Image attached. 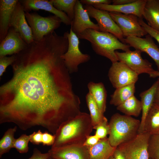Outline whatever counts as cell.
Listing matches in <instances>:
<instances>
[{"label": "cell", "instance_id": "cell-1", "mask_svg": "<svg viewBox=\"0 0 159 159\" xmlns=\"http://www.w3.org/2000/svg\"><path fill=\"white\" fill-rule=\"evenodd\" d=\"M54 41H34L16 54L13 75L0 89V124L23 130L40 126L54 135L64 122L81 111L69 74Z\"/></svg>", "mask_w": 159, "mask_h": 159}, {"label": "cell", "instance_id": "cell-2", "mask_svg": "<svg viewBox=\"0 0 159 159\" xmlns=\"http://www.w3.org/2000/svg\"><path fill=\"white\" fill-rule=\"evenodd\" d=\"M93 129L90 114L81 112L59 126L54 134L55 140L51 148L67 145L83 144Z\"/></svg>", "mask_w": 159, "mask_h": 159}, {"label": "cell", "instance_id": "cell-3", "mask_svg": "<svg viewBox=\"0 0 159 159\" xmlns=\"http://www.w3.org/2000/svg\"><path fill=\"white\" fill-rule=\"evenodd\" d=\"M77 36L79 39L89 41L96 53L107 58L112 63L118 61L115 52L116 50L121 49L124 52L130 50L129 45L122 43L109 33L89 29Z\"/></svg>", "mask_w": 159, "mask_h": 159}, {"label": "cell", "instance_id": "cell-4", "mask_svg": "<svg viewBox=\"0 0 159 159\" xmlns=\"http://www.w3.org/2000/svg\"><path fill=\"white\" fill-rule=\"evenodd\" d=\"M140 123V120L131 116L118 113L113 115L109 122L108 138L110 145L117 147L132 139L138 133Z\"/></svg>", "mask_w": 159, "mask_h": 159}, {"label": "cell", "instance_id": "cell-5", "mask_svg": "<svg viewBox=\"0 0 159 159\" xmlns=\"http://www.w3.org/2000/svg\"><path fill=\"white\" fill-rule=\"evenodd\" d=\"M27 22L31 28L34 41H39L60 26L61 19L55 15L42 16L36 12H25Z\"/></svg>", "mask_w": 159, "mask_h": 159}, {"label": "cell", "instance_id": "cell-6", "mask_svg": "<svg viewBox=\"0 0 159 159\" xmlns=\"http://www.w3.org/2000/svg\"><path fill=\"white\" fill-rule=\"evenodd\" d=\"M64 34L68 39V46L67 51L61 57L69 73L76 72L78 71V66L89 61L90 57L89 55L83 54L81 52L79 38L71 28L69 32H65Z\"/></svg>", "mask_w": 159, "mask_h": 159}, {"label": "cell", "instance_id": "cell-7", "mask_svg": "<svg viewBox=\"0 0 159 159\" xmlns=\"http://www.w3.org/2000/svg\"><path fill=\"white\" fill-rule=\"evenodd\" d=\"M150 135L145 131L138 133L132 139L120 144L117 148L125 159H149L148 146Z\"/></svg>", "mask_w": 159, "mask_h": 159}, {"label": "cell", "instance_id": "cell-8", "mask_svg": "<svg viewBox=\"0 0 159 159\" xmlns=\"http://www.w3.org/2000/svg\"><path fill=\"white\" fill-rule=\"evenodd\" d=\"M83 7L87 11L89 16L96 20L99 31L110 33L125 44V38L122 32L111 17L109 12L95 8L91 5H84Z\"/></svg>", "mask_w": 159, "mask_h": 159}, {"label": "cell", "instance_id": "cell-9", "mask_svg": "<svg viewBox=\"0 0 159 159\" xmlns=\"http://www.w3.org/2000/svg\"><path fill=\"white\" fill-rule=\"evenodd\" d=\"M109 12L120 29L124 38L132 36L141 37L148 34L140 25L137 16L116 12Z\"/></svg>", "mask_w": 159, "mask_h": 159}, {"label": "cell", "instance_id": "cell-10", "mask_svg": "<svg viewBox=\"0 0 159 159\" xmlns=\"http://www.w3.org/2000/svg\"><path fill=\"white\" fill-rule=\"evenodd\" d=\"M108 76L112 86L115 89L135 84L138 79L137 74L119 61L112 63Z\"/></svg>", "mask_w": 159, "mask_h": 159}, {"label": "cell", "instance_id": "cell-11", "mask_svg": "<svg viewBox=\"0 0 159 159\" xmlns=\"http://www.w3.org/2000/svg\"><path fill=\"white\" fill-rule=\"evenodd\" d=\"M115 52L118 61L125 64L138 75L143 73L149 74L154 70L152 64L143 59L142 52L139 51L130 50L124 52L116 51Z\"/></svg>", "mask_w": 159, "mask_h": 159}, {"label": "cell", "instance_id": "cell-12", "mask_svg": "<svg viewBox=\"0 0 159 159\" xmlns=\"http://www.w3.org/2000/svg\"><path fill=\"white\" fill-rule=\"evenodd\" d=\"M10 27L18 33L28 44L34 41L31 28L27 22L25 12L19 0L13 12L10 22Z\"/></svg>", "mask_w": 159, "mask_h": 159}, {"label": "cell", "instance_id": "cell-13", "mask_svg": "<svg viewBox=\"0 0 159 159\" xmlns=\"http://www.w3.org/2000/svg\"><path fill=\"white\" fill-rule=\"evenodd\" d=\"M148 34L145 38L129 37L125 38L124 42L135 50L148 54L154 61L159 71V48Z\"/></svg>", "mask_w": 159, "mask_h": 159}, {"label": "cell", "instance_id": "cell-14", "mask_svg": "<svg viewBox=\"0 0 159 159\" xmlns=\"http://www.w3.org/2000/svg\"><path fill=\"white\" fill-rule=\"evenodd\" d=\"M55 159H89L88 148L83 144L67 145L51 148L48 152Z\"/></svg>", "mask_w": 159, "mask_h": 159}, {"label": "cell", "instance_id": "cell-15", "mask_svg": "<svg viewBox=\"0 0 159 159\" xmlns=\"http://www.w3.org/2000/svg\"><path fill=\"white\" fill-rule=\"evenodd\" d=\"M28 45L20 35L10 27L7 35L0 42V57L17 54Z\"/></svg>", "mask_w": 159, "mask_h": 159}, {"label": "cell", "instance_id": "cell-16", "mask_svg": "<svg viewBox=\"0 0 159 159\" xmlns=\"http://www.w3.org/2000/svg\"><path fill=\"white\" fill-rule=\"evenodd\" d=\"M19 1L25 12H29L32 10H44L51 13L59 17L62 22L66 25H71L72 21L67 14L56 9L51 0H21Z\"/></svg>", "mask_w": 159, "mask_h": 159}, {"label": "cell", "instance_id": "cell-17", "mask_svg": "<svg viewBox=\"0 0 159 159\" xmlns=\"http://www.w3.org/2000/svg\"><path fill=\"white\" fill-rule=\"evenodd\" d=\"M77 36L87 29H91L99 31L97 24L92 21L87 11L80 1L77 0L74 9V16L70 28Z\"/></svg>", "mask_w": 159, "mask_h": 159}, {"label": "cell", "instance_id": "cell-18", "mask_svg": "<svg viewBox=\"0 0 159 159\" xmlns=\"http://www.w3.org/2000/svg\"><path fill=\"white\" fill-rule=\"evenodd\" d=\"M147 0H136L135 2L122 5L97 4L92 5L95 8L105 10L109 12H118L125 14H131L142 19Z\"/></svg>", "mask_w": 159, "mask_h": 159}, {"label": "cell", "instance_id": "cell-19", "mask_svg": "<svg viewBox=\"0 0 159 159\" xmlns=\"http://www.w3.org/2000/svg\"><path fill=\"white\" fill-rule=\"evenodd\" d=\"M19 0H0V42L7 35L14 8Z\"/></svg>", "mask_w": 159, "mask_h": 159}, {"label": "cell", "instance_id": "cell-20", "mask_svg": "<svg viewBox=\"0 0 159 159\" xmlns=\"http://www.w3.org/2000/svg\"><path fill=\"white\" fill-rule=\"evenodd\" d=\"M159 82V78L149 88L142 92L140 94L142 110V116L138 133L144 131V122L146 116L154 103L155 95Z\"/></svg>", "mask_w": 159, "mask_h": 159}, {"label": "cell", "instance_id": "cell-21", "mask_svg": "<svg viewBox=\"0 0 159 159\" xmlns=\"http://www.w3.org/2000/svg\"><path fill=\"white\" fill-rule=\"evenodd\" d=\"M117 148L110 145L108 138L100 139L95 145L88 147L89 159H109Z\"/></svg>", "mask_w": 159, "mask_h": 159}, {"label": "cell", "instance_id": "cell-22", "mask_svg": "<svg viewBox=\"0 0 159 159\" xmlns=\"http://www.w3.org/2000/svg\"><path fill=\"white\" fill-rule=\"evenodd\" d=\"M143 17L149 26L159 31V0H147Z\"/></svg>", "mask_w": 159, "mask_h": 159}, {"label": "cell", "instance_id": "cell-23", "mask_svg": "<svg viewBox=\"0 0 159 159\" xmlns=\"http://www.w3.org/2000/svg\"><path fill=\"white\" fill-rule=\"evenodd\" d=\"M89 92L93 97L98 108L103 114L106 109L107 92L104 84L102 82L95 83L90 82L87 85Z\"/></svg>", "mask_w": 159, "mask_h": 159}, {"label": "cell", "instance_id": "cell-24", "mask_svg": "<svg viewBox=\"0 0 159 159\" xmlns=\"http://www.w3.org/2000/svg\"><path fill=\"white\" fill-rule=\"evenodd\" d=\"M144 130L150 135L159 134V104L152 105L144 122Z\"/></svg>", "mask_w": 159, "mask_h": 159}, {"label": "cell", "instance_id": "cell-25", "mask_svg": "<svg viewBox=\"0 0 159 159\" xmlns=\"http://www.w3.org/2000/svg\"><path fill=\"white\" fill-rule=\"evenodd\" d=\"M135 84H132L116 89L111 95L110 103L116 107L134 95Z\"/></svg>", "mask_w": 159, "mask_h": 159}, {"label": "cell", "instance_id": "cell-26", "mask_svg": "<svg viewBox=\"0 0 159 159\" xmlns=\"http://www.w3.org/2000/svg\"><path fill=\"white\" fill-rule=\"evenodd\" d=\"M117 110L124 115L138 117L142 112L141 102L133 95L117 106Z\"/></svg>", "mask_w": 159, "mask_h": 159}, {"label": "cell", "instance_id": "cell-27", "mask_svg": "<svg viewBox=\"0 0 159 159\" xmlns=\"http://www.w3.org/2000/svg\"><path fill=\"white\" fill-rule=\"evenodd\" d=\"M86 100L93 129L106 117L100 112L93 97L89 92L86 95Z\"/></svg>", "mask_w": 159, "mask_h": 159}, {"label": "cell", "instance_id": "cell-28", "mask_svg": "<svg viewBox=\"0 0 159 159\" xmlns=\"http://www.w3.org/2000/svg\"><path fill=\"white\" fill-rule=\"evenodd\" d=\"M15 126L8 129L4 133L0 140V158L2 155L9 152L11 149L13 148L15 139L14 135L17 129Z\"/></svg>", "mask_w": 159, "mask_h": 159}, {"label": "cell", "instance_id": "cell-29", "mask_svg": "<svg viewBox=\"0 0 159 159\" xmlns=\"http://www.w3.org/2000/svg\"><path fill=\"white\" fill-rule=\"evenodd\" d=\"M54 6L65 13L72 20L74 16V9L77 0H51Z\"/></svg>", "mask_w": 159, "mask_h": 159}, {"label": "cell", "instance_id": "cell-30", "mask_svg": "<svg viewBox=\"0 0 159 159\" xmlns=\"http://www.w3.org/2000/svg\"><path fill=\"white\" fill-rule=\"evenodd\" d=\"M148 152L149 159H159V134L150 135Z\"/></svg>", "mask_w": 159, "mask_h": 159}, {"label": "cell", "instance_id": "cell-31", "mask_svg": "<svg viewBox=\"0 0 159 159\" xmlns=\"http://www.w3.org/2000/svg\"><path fill=\"white\" fill-rule=\"evenodd\" d=\"M32 135V134L29 135L23 134L18 138L15 139L13 148H15L20 153H27L29 149L28 143L30 141Z\"/></svg>", "mask_w": 159, "mask_h": 159}, {"label": "cell", "instance_id": "cell-32", "mask_svg": "<svg viewBox=\"0 0 159 159\" xmlns=\"http://www.w3.org/2000/svg\"><path fill=\"white\" fill-rule=\"evenodd\" d=\"M93 129L96 130L95 135L100 139L107 137V135H109L110 132L109 122L107 118L105 117Z\"/></svg>", "mask_w": 159, "mask_h": 159}, {"label": "cell", "instance_id": "cell-33", "mask_svg": "<svg viewBox=\"0 0 159 159\" xmlns=\"http://www.w3.org/2000/svg\"><path fill=\"white\" fill-rule=\"evenodd\" d=\"M16 54L10 57L6 56L0 57V76H1L7 67L11 65L16 60Z\"/></svg>", "mask_w": 159, "mask_h": 159}, {"label": "cell", "instance_id": "cell-34", "mask_svg": "<svg viewBox=\"0 0 159 159\" xmlns=\"http://www.w3.org/2000/svg\"><path fill=\"white\" fill-rule=\"evenodd\" d=\"M139 22L145 31L152 38H154L159 44V31L149 26L143 19H138Z\"/></svg>", "mask_w": 159, "mask_h": 159}, {"label": "cell", "instance_id": "cell-35", "mask_svg": "<svg viewBox=\"0 0 159 159\" xmlns=\"http://www.w3.org/2000/svg\"><path fill=\"white\" fill-rule=\"evenodd\" d=\"M55 140V136L47 131L43 133L42 144L44 146H52Z\"/></svg>", "mask_w": 159, "mask_h": 159}, {"label": "cell", "instance_id": "cell-36", "mask_svg": "<svg viewBox=\"0 0 159 159\" xmlns=\"http://www.w3.org/2000/svg\"><path fill=\"white\" fill-rule=\"evenodd\" d=\"M49 157L50 154L48 152L42 153L37 148H35L33 150L32 155L28 159H47Z\"/></svg>", "mask_w": 159, "mask_h": 159}, {"label": "cell", "instance_id": "cell-37", "mask_svg": "<svg viewBox=\"0 0 159 159\" xmlns=\"http://www.w3.org/2000/svg\"><path fill=\"white\" fill-rule=\"evenodd\" d=\"M30 142L34 145H39L42 143L43 133L40 130L32 133Z\"/></svg>", "mask_w": 159, "mask_h": 159}, {"label": "cell", "instance_id": "cell-38", "mask_svg": "<svg viewBox=\"0 0 159 159\" xmlns=\"http://www.w3.org/2000/svg\"><path fill=\"white\" fill-rule=\"evenodd\" d=\"M83 5H91L97 4H110L112 0H81L80 1Z\"/></svg>", "mask_w": 159, "mask_h": 159}, {"label": "cell", "instance_id": "cell-39", "mask_svg": "<svg viewBox=\"0 0 159 159\" xmlns=\"http://www.w3.org/2000/svg\"><path fill=\"white\" fill-rule=\"evenodd\" d=\"M100 139L95 134L93 135H89L86 138L83 145L89 147L96 144L100 140Z\"/></svg>", "mask_w": 159, "mask_h": 159}, {"label": "cell", "instance_id": "cell-40", "mask_svg": "<svg viewBox=\"0 0 159 159\" xmlns=\"http://www.w3.org/2000/svg\"><path fill=\"white\" fill-rule=\"evenodd\" d=\"M136 0H113L112 4L114 5H122L133 3Z\"/></svg>", "mask_w": 159, "mask_h": 159}, {"label": "cell", "instance_id": "cell-41", "mask_svg": "<svg viewBox=\"0 0 159 159\" xmlns=\"http://www.w3.org/2000/svg\"><path fill=\"white\" fill-rule=\"evenodd\" d=\"M114 159H125L122 153L117 148L113 155Z\"/></svg>", "mask_w": 159, "mask_h": 159}, {"label": "cell", "instance_id": "cell-42", "mask_svg": "<svg viewBox=\"0 0 159 159\" xmlns=\"http://www.w3.org/2000/svg\"><path fill=\"white\" fill-rule=\"evenodd\" d=\"M154 102L159 104V82L156 90Z\"/></svg>", "mask_w": 159, "mask_h": 159}, {"label": "cell", "instance_id": "cell-43", "mask_svg": "<svg viewBox=\"0 0 159 159\" xmlns=\"http://www.w3.org/2000/svg\"><path fill=\"white\" fill-rule=\"evenodd\" d=\"M150 77L155 78L159 77V71L154 70L149 74Z\"/></svg>", "mask_w": 159, "mask_h": 159}, {"label": "cell", "instance_id": "cell-44", "mask_svg": "<svg viewBox=\"0 0 159 159\" xmlns=\"http://www.w3.org/2000/svg\"><path fill=\"white\" fill-rule=\"evenodd\" d=\"M109 159H114L113 155L110 157Z\"/></svg>", "mask_w": 159, "mask_h": 159}, {"label": "cell", "instance_id": "cell-45", "mask_svg": "<svg viewBox=\"0 0 159 159\" xmlns=\"http://www.w3.org/2000/svg\"><path fill=\"white\" fill-rule=\"evenodd\" d=\"M47 159H55L52 158H51V157H49V158H48Z\"/></svg>", "mask_w": 159, "mask_h": 159}]
</instances>
